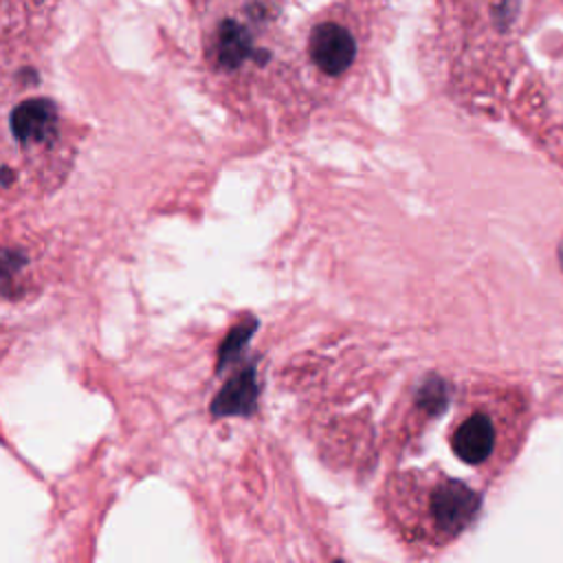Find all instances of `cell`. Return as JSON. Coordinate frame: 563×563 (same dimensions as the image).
Here are the masks:
<instances>
[{"label": "cell", "mask_w": 563, "mask_h": 563, "mask_svg": "<svg viewBox=\"0 0 563 563\" xmlns=\"http://www.w3.org/2000/svg\"><path fill=\"white\" fill-rule=\"evenodd\" d=\"M413 515L407 526L413 528V541L446 543L471 526L479 510V495L464 482L446 475L413 473Z\"/></svg>", "instance_id": "1"}, {"label": "cell", "mask_w": 563, "mask_h": 563, "mask_svg": "<svg viewBox=\"0 0 563 563\" xmlns=\"http://www.w3.org/2000/svg\"><path fill=\"white\" fill-rule=\"evenodd\" d=\"M504 413L493 405H466V409L455 416L449 444L451 451L471 466H482L493 462L499 451V442L504 435Z\"/></svg>", "instance_id": "2"}, {"label": "cell", "mask_w": 563, "mask_h": 563, "mask_svg": "<svg viewBox=\"0 0 563 563\" xmlns=\"http://www.w3.org/2000/svg\"><path fill=\"white\" fill-rule=\"evenodd\" d=\"M308 55L321 73L336 77L354 62L356 44L345 26L336 22H321L310 31Z\"/></svg>", "instance_id": "3"}, {"label": "cell", "mask_w": 563, "mask_h": 563, "mask_svg": "<svg viewBox=\"0 0 563 563\" xmlns=\"http://www.w3.org/2000/svg\"><path fill=\"white\" fill-rule=\"evenodd\" d=\"M11 132L22 143H44L57 132V108L48 99H29L11 112Z\"/></svg>", "instance_id": "4"}, {"label": "cell", "mask_w": 563, "mask_h": 563, "mask_svg": "<svg viewBox=\"0 0 563 563\" xmlns=\"http://www.w3.org/2000/svg\"><path fill=\"white\" fill-rule=\"evenodd\" d=\"M246 59H266V51L257 48L251 31L242 22H224L218 31L220 66L233 70Z\"/></svg>", "instance_id": "5"}, {"label": "cell", "mask_w": 563, "mask_h": 563, "mask_svg": "<svg viewBox=\"0 0 563 563\" xmlns=\"http://www.w3.org/2000/svg\"><path fill=\"white\" fill-rule=\"evenodd\" d=\"M257 398V380L255 369L249 367L240 374H235L222 391L213 398L211 411L216 416H246L253 411Z\"/></svg>", "instance_id": "6"}, {"label": "cell", "mask_w": 563, "mask_h": 563, "mask_svg": "<svg viewBox=\"0 0 563 563\" xmlns=\"http://www.w3.org/2000/svg\"><path fill=\"white\" fill-rule=\"evenodd\" d=\"M253 328H255V321H246L244 325H240V328H235L229 336H227V341L222 343V347H220V356H218V365H224V363H229L242 347H244V343L249 341V336H251V332H253Z\"/></svg>", "instance_id": "7"}, {"label": "cell", "mask_w": 563, "mask_h": 563, "mask_svg": "<svg viewBox=\"0 0 563 563\" xmlns=\"http://www.w3.org/2000/svg\"><path fill=\"white\" fill-rule=\"evenodd\" d=\"M24 264H26L24 253L15 249H0V284L11 282L22 271Z\"/></svg>", "instance_id": "8"}, {"label": "cell", "mask_w": 563, "mask_h": 563, "mask_svg": "<svg viewBox=\"0 0 563 563\" xmlns=\"http://www.w3.org/2000/svg\"><path fill=\"white\" fill-rule=\"evenodd\" d=\"M559 262H561V268H563V242H561V246H559Z\"/></svg>", "instance_id": "9"}]
</instances>
